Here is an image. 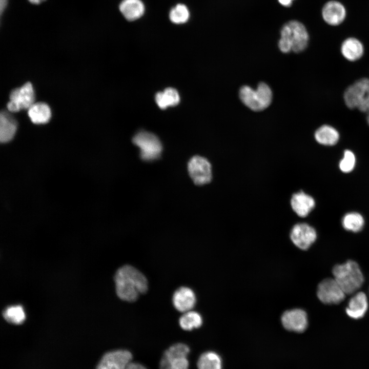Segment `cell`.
<instances>
[{
	"label": "cell",
	"mask_w": 369,
	"mask_h": 369,
	"mask_svg": "<svg viewBox=\"0 0 369 369\" xmlns=\"http://www.w3.org/2000/svg\"><path fill=\"white\" fill-rule=\"evenodd\" d=\"M114 280L116 294L124 301H135L140 294L145 293L148 290L146 277L130 265L120 267L115 273Z\"/></svg>",
	"instance_id": "obj_1"
},
{
	"label": "cell",
	"mask_w": 369,
	"mask_h": 369,
	"mask_svg": "<svg viewBox=\"0 0 369 369\" xmlns=\"http://www.w3.org/2000/svg\"><path fill=\"white\" fill-rule=\"evenodd\" d=\"M309 41V35L305 26L298 20H290L281 29L278 47L284 53L291 51L299 53L306 48Z\"/></svg>",
	"instance_id": "obj_2"
},
{
	"label": "cell",
	"mask_w": 369,
	"mask_h": 369,
	"mask_svg": "<svg viewBox=\"0 0 369 369\" xmlns=\"http://www.w3.org/2000/svg\"><path fill=\"white\" fill-rule=\"evenodd\" d=\"M334 278L345 294L357 292L364 282V277L358 264L353 260L337 264L333 269Z\"/></svg>",
	"instance_id": "obj_3"
},
{
	"label": "cell",
	"mask_w": 369,
	"mask_h": 369,
	"mask_svg": "<svg viewBox=\"0 0 369 369\" xmlns=\"http://www.w3.org/2000/svg\"><path fill=\"white\" fill-rule=\"evenodd\" d=\"M239 95L241 101L254 111L264 110L270 106L272 99L271 89L263 82L260 83L256 90L248 86L241 87Z\"/></svg>",
	"instance_id": "obj_4"
},
{
	"label": "cell",
	"mask_w": 369,
	"mask_h": 369,
	"mask_svg": "<svg viewBox=\"0 0 369 369\" xmlns=\"http://www.w3.org/2000/svg\"><path fill=\"white\" fill-rule=\"evenodd\" d=\"M343 99L348 108H358L366 112L369 108V78H360L349 86L344 91Z\"/></svg>",
	"instance_id": "obj_5"
},
{
	"label": "cell",
	"mask_w": 369,
	"mask_h": 369,
	"mask_svg": "<svg viewBox=\"0 0 369 369\" xmlns=\"http://www.w3.org/2000/svg\"><path fill=\"white\" fill-rule=\"evenodd\" d=\"M132 141L140 151V158L146 161H152L159 158L162 146L159 138L154 134L139 131L133 137Z\"/></svg>",
	"instance_id": "obj_6"
},
{
	"label": "cell",
	"mask_w": 369,
	"mask_h": 369,
	"mask_svg": "<svg viewBox=\"0 0 369 369\" xmlns=\"http://www.w3.org/2000/svg\"><path fill=\"white\" fill-rule=\"evenodd\" d=\"M188 170L190 177L197 186H207L213 180V165L209 159L205 156H193L189 161Z\"/></svg>",
	"instance_id": "obj_7"
},
{
	"label": "cell",
	"mask_w": 369,
	"mask_h": 369,
	"mask_svg": "<svg viewBox=\"0 0 369 369\" xmlns=\"http://www.w3.org/2000/svg\"><path fill=\"white\" fill-rule=\"evenodd\" d=\"M289 238L296 247L305 250L316 240L317 232L313 226L302 219L292 226L290 231Z\"/></svg>",
	"instance_id": "obj_8"
},
{
	"label": "cell",
	"mask_w": 369,
	"mask_h": 369,
	"mask_svg": "<svg viewBox=\"0 0 369 369\" xmlns=\"http://www.w3.org/2000/svg\"><path fill=\"white\" fill-rule=\"evenodd\" d=\"M34 100L33 87L30 83L28 82L11 91L7 107L8 110L11 112L28 110L35 102Z\"/></svg>",
	"instance_id": "obj_9"
},
{
	"label": "cell",
	"mask_w": 369,
	"mask_h": 369,
	"mask_svg": "<svg viewBox=\"0 0 369 369\" xmlns=\"http://www.w3.org/2000/svg\"><path fill=\"white\" fill-rule=\"evenodd\" d=\"M317 295L322 303L336 304L344 300L346 294L334 278H328L320 282L317 288Z\"/></svg>",
	"instance_id": "obj_10"
},
{
	"label": "cell",
	"mask_w": 369,
	"mask_h": 369,
	"mask_svg": "<svg viewBox=\"0 0 369 369\" xmlns=\"http://www.w3.org/2000/svg\"><path fill=\"white\" fill-rule=\"evenodd\" d=\"M132 359V353L127 350L110 351L102 356L96 369H126Z\"/></svg>",
	"instance_id": "obj_11"
},
{
	"label": "cell",
	"mask_w": 369,
	"mask_h": 369,
	"mask_svg": "<svg viewBox=\"0 0 369 369\" xmlns=\"http://www.w3.org/2000/svg\"><path fill=\"white\" fill-rule=\"evenodd\" d=\"M290 204L292 210L299 218L305 219L314 210L316 201L311 194L300 190L292 195Z\"/></svg>",
	"instance_id": "obj_12"
},
{
	"label": "cell",
	"mask_w": 369,
	"mask_h": 369,
	"mask_svg": "<svg viewBox=\"0 0 369 369\" xmlns=\"http://www.w3.org/2000/svg\"><path fill=\"white\" fill-rule=\"evenodd\" d=\"M281 320L286 330L297 333L304 332L308 324L306 312L300 309L286 311L282 315Z\"/></svg>",
	"instance_id": "obj_13"
},
{
	"label": "cell",
	"mask_w": 369,
	"mask_h": 369,
	"mask_svg": "<svg viewBox=\"0 0 369 369\" xmlns=\"http://www.w3.org/2000/svg\"><path fill=\"white\" fill-rule=\"evenodd\" d=\"M321 15L324 21L328 25L338 26L344 20L346 16V11L342 3L332 0L323 5Z\"/></svg>",
	"instance_id": "obj_14"
},
{
	"label": "cell",
	"mask_w": 369,
	"mask_h": 369,
	"mask_svg": "<svg viewBox=\"0 0 369 369\" xmlns=\"http://www.w3.org/2000/svg\"><path fill=\"white\" fill-rule=\"evenodd\" d=\"M172 302L179 312L185 313L192 310L196 302V295L193 291L187 286H181L173 294Z\"/></svg>",
	"instance_id": "obj_15"
},
{
	"label": "cell",
	"mask_w": 369,
	"mask_h": 369,
	"mask_svg": "<svg viewBox=\"0 0 369 369\" xmlns=\"http://www.w3.org/2000/svg\"><path fill=\"white\" fill-rule=\"evenodd\" d=\"M341 53L344 58L350 61L360 59L364 53V47L358 38L350 37L344 39L340 47Z\"/></svg>",
	"instance_id": "obj_16"
},
{
	"label": "cell",
	"mask_w": 369,
	"mask_h": 369,
	"mask_svg": "<svg viewBox=\"0 0 369 369\" xmlns=\"http://www.w3.org/2000/svg\"><path fill=\"white\" fill-rule=\"evenodd\" d=\"M367 308L368 302L365 294L359 292L350 299L345 311L351 318L358 319L364 316Z\"/></svg>",
	"instance_id": "obj_17"
},
{
	"label": "cell",
	"mask_w": 369,
	"mask_h": 369,
	"mask_svg": "<svg viewBox=\"0 0 369 369\" xmlns=\"http://www.w3.org/2000/svg\"><path fill=\"white\" fill-rule=\"evenodd\" d=\"M314 137L317 143L326 146L335 145L339 140L338 130L329 125H323L316 129Z\"/></svg>",
	"instance_id": "obj_18"
},
{
	"label": "cell",
	"mask_w": 369,
	"mask_h": 369,
	"mask_svg": "<svg viewBox=\"0 0 369 369\" xmlns=\"http://www.w3.org/2000/svg\"><path fill=\"white\" fill-rule=\"evenodd\" d=\"M145 6L140 0H123L119 5V10L128 20H135L142 16Z\"/></svg>",
	"instance_id": "obj_19"
},
{
	"label": "cell",
	"mask_w": 369,
	"mask_h": 369,
	"mask_svg": "<svg viewBox=\"0 0 369 369\" xmlns=\"http://www.w3.org/2000/svg\"><path fill=\"white\" fill-rule=\"evenodd\" d=\"M17 123L14 118L7 112L2 111L0 115V140L7 142L11 140L16 133Z\"/></svg>",
	"instance_id": "obj_20"
},
{
	"label": "cell",
	"mask_w": 369,
	"mask_h": 369,
	"mask_svg": "<svg viewBox=\"0 0 369 369\" xmlns=\"http://www.w3.org/2000/svg\"><path fill=\"white\" fill-rule=\"evenodd\" d=\"M28 115L33 123L46 124L51 118V112L49 106L42 102H34L28 109Z\"/></svg>",
	"instance_id": "obj_21"
},
{
	"label": "cell",
	"mask_w": 369,
	"mask_h": 369,
	"mask_svg": "<svg viewBox=\"0 0 369 369\" xmlns=\"http://www.w3.org/2000/svg\"><path fill=\"white\" fill-rule=\"evenodd\" d=\"M156 102L162 109L169 106L177 105L180 100L177 91L172 88H168L163 92H158L155 96Z\"/></svg>",
	"instance_id": "obj_22"
},
{
	"label": "cell",
	"mask_w": 369,
	"mask_h": 369,
	"mask_svg": "<svg viewBox=\"0 0 369 369\" xmlns=\"http://www.w3.org/2000/svg\"><path fill=\"white\" fill-rule=\"evenodd\" d=\"M197 365L198 369H222V360L218 354L208 351L200 356Z\"/></svg>",
	"instance_id": "obj_23"
},
{
	"label": "cell",
	"mask_w": 369,
	"mask_h": 369,
	"mask_svg": "<svg viewBox=\"0 0 369 369\" xmlns=\"http://www.w3.org/2000/svg\"><path fill=\"white\" fill-rule=\"evenodd\" d=\"M179 324L183 330L191 331L201 326L202 318L199 313L191 310L183 313L179 319Z\"/></svg>",
	"instance_id": "obj_24"
},
{
	"label": "cell",
	"mask_w": 369,
	"mask_h": 369,
	"mask_svg": "<svg viewBox=\"0 0 369 369\" xmlns=\"http://www.w3.org/2000/svg\"><path fill=\"white\" fill-rule=\"evenodd\" d=\"M364 220L363 216L357 212H350L346 214L342 219L343 228L348 231L358 232L363 228Z\"/></svg>",
	"instance_id": "obj_25"
},
{
	"label": "cell",
	"mask_w": 369,
	"mask_h": 369,
	"mask_svg": "<svg viewBox=\"0 0 369 369\" xmlns=\"http://www.w3.org/2000/svg\"><path fill=\"white\" fill-rule=\"evenodd\" d=\"M3 316L8 322L15 324L22 323L26 318L24 309L20 305L8 306L4 311Z\"/></svg>",
	"instance_id": "obj_26"
},
{
	"label": "cell",
	"mask_w": 369,
	"mask_h": 369,
	"mask_svg": "<svg viewBox=\"0 0 369 369\" xmlns=\"http://www.w3.org/2000/svg\"><path fill=\"white\" fill-rule=\"evenodd\" d=\"M190 352L189 346L182 343L172 345L164 352L162 358L169 362L173 359L179 357H187Z\"/></svg>",
	"instance_id": "obj_27"
},
{
	"label": "cell",
	"mask_w": 369,
	"mask_h": 369,
	"mask_svg": "<svg viewBox=\"0 0 369 369\" xmlns=\"http://www.w3.org/2000/svg\"><path fill=\"white\" fill-rule=\"evenodd\" d=\"M190 17V12L187 7L179 4L172 8L169 13L170 20L176 24H181L187 22Z\"/></svg>",
	"instance_id": "obj_28"
},
{
	"label": "cell",
	"mask_w": 369,
	"mask_h": 369,
	"mask_svg": "<svg viewBox=\"0 0 369 369\" xmlns=\"http://www.w3.org/2000/svg\"><path fill=\"white\" fill-rule=\"evenodd\" d=\"M356 163V157L354 153L350 150L344 151L343 157L339 163L340 170L344 173H349L353 171Z\"/></svg>",
	"instance_id": "obj_29"
},
{
	"label": "cell",
	"mask_w": 369,
	"mask_h": 369,
	"mask_svg": "<svg viewBox=\"0 0 369 369\" xmlns=\"http://www.w3.org/2000/svg\"><path fill=\"white\" fill-rule=\"evenodd\" d=\"M171 369H188L189 361L187 357H179L169 361Z\"/></svg>",
	"instance_id": "obj_30"
},
{
	"label": "cell",
	"mask_w": 369,
	"mask_h": 369,
	"mask_svg": "<svg viewBox=\"0 0 369 369\" xmlns=\"http://www.w3.org/2000/svg\"><path fill=\"white\" fill-rule=\"evenodd\" d=\"M126 369H147L143 365L137 363L131 362L127 367Z\"/></svg>",
	"instance_id": "obj_31"
},
{
	"label": "cell",
	"mask_w": 369,
	"mask_h": 369,
	"mask_svg": "<svg viewBox=\"0 0 369 369\" xmlns=\"http://www.w3.org/2000/svg\"><path fill=\"white\" fill-rule=\"evenodd\" d=\"M294 1L295 0H278L279 4L285 7H290Z\"/></svg>",
	"instance_id": "obj_32"
},
{
	"label": "cell",
	"mask_w": 369,
	"mask_h": 369,
	"mask_svg": "<svg viewBox=\"0 0 369 369\" xmlns=\"http://www.w3.org/2000/svg\"><path fill=\"white\" fill-rule=\"evenodd\" d=\"M8 4V0H0V12L1 15L5 11Z\"/></svg>",
	"instance_id": "obj_33"
},
{
	"label": "cell",
	"mask_w": 369,
	"mask_h": 369,
	"mask_svg": "<svg viewBox=\"0 0 369 369\" xmlns=\"http://www.w3.org/2000/svg\"><path fill=\"white\" fill-rule=\"evenodd\" d=\"M30 3L32 4H39L41 3L44 2L46 0H28Z\"/></svg>",
	"instance_id": "obj_34"
},
{
	"label": "cell",
	"mask_w": 369,
	"mask_h": 369,
	"mask_svg": "<svg viewBox=\"0 0 369 369\" xmlns=\"http://www.w3.org/2000/svg\"><path fill=\"white\" fill-rule=\"evenodd\" d=\"M366 112L367 113V115L366 117V120H367V122L368 125H369V108L368 109V110H367V111Z\"/></svg>",
	"instance_id": "obj_35"
}]
</instances>
